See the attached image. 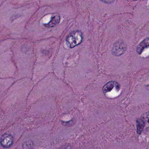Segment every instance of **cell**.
Returning <instances> with one entry per match:
<instances>
[{
  "label": "cell",
  "mask_w": 149,
  "mask_h": 149,
  "mask_svg": "<svg viewBox=\"0 0 149 149\" xmlns=\"http://www.w3.org/2000/svg\"><path fill=\"white\" fill-rule=\"evenodd\" d=\"M120 89V85L116 81H109L103 88L102 91L108 98H114L118 94Z\"/></svg>",
  "instance_id": "6da1fadb"
},
{
  "label": "cell",
  "mask_w": 149,
  "mask_h": 149,
  "mask_svg": "<svg viewBox=\"0 0 149 149\" xmlns=\"http://www.w3.org/2000/svg\"><path fill=\"white\" fill-rule=\"evenodd\" d=\"M82 39L83 35L80 31H75L68 35L66 38V44L69 48H73L80 45Z\"/></svg>",
  "instance_id": "7a4b0ae2"
},
{
  "label": "cell",
  "mask_w": 149,
  "mask_h": 149,
  "mask_svg": "<svg viewBox=\"0 0 149 149\" xmlns=\"http://www.w3.org/2000/svg\"><path fill=\"white\" fill-rule=\"evenodd\" d=\"M45 16L46 18L44 17V20L43 24L47 28L55 27L59 23L60 21V17L57 14L47 15Z\"/></svg>",
  "instance_id": "3957f363"
},
{
  "label": "cell",
  "mask_w": 149,
  "mask_h": 149,
  "mask_svg": "<svg viewBox=\"0 0 149 149\" xmlns=\"http://www.w3.org/2000/svg\"><path fill=\"white\" fill-rule=\"evenodd\" d=\"M127 46L124 42L121 41L116 42L113 47V54L116 56H119L125 52Z\"/></svg>",
  "instance_id": "277c9868"
},
{
  "label": "cell",
  "mask_w": 149,
  "mask_h": 149,
  "mask_svg": "<svg viewBox=\"0 0 149 149\" xmlns=\"http://www.w3.org/2000/svg\"><path fill=\"white\" fill-rule=\"evenodd\" d=\"M13 141L14 139L11 135L5 134L1 139V144L5 148H9L13 144Z\"/></svg>",
  "instance_id": "5b68a950"
},
{
  "label": "cell",
  "mask_w": 149,
  "mask_h": 149,
  "mask_svg": "<svg viewBox=\"0 0 149 149\" xmlns=\"http://www.w3.org/2000/svg\"><path fill=\"white\" fill-rule=\"evenodd\" d=\"M149 48V38L144 39L140 43L136 48V52L139 54H142L146 49Z\"/></svg>",
  "instance_id": "8992f818"
},
{
  "label": "cell",
  "mask_w": 149,
  "mask_h": 149,
  "mask_svg": "<svg viewBox=\"0 0 149 149\" xmlns=\"http://www.w3.org/2000/svg\"><path fill=\"white\" fill-rule=\"evenodd\" d=\"M145 122L142 118H140L136 121L137 133L139 134H140L142 133L145 126Z\"/></svg>",
  "instance_id": "52a82bcc"
},
{
  "label": "cell",
  "mask_w": 149,
  "mask_h": 149,
  "mask_svg": "<svg viewBox=\"0 0 149 149\" xmlns=\"http://www.w3.org/2000/svg\"><path fill=\"white\" fill-rule=\"evenodd\" d=\"M142 118L144 121L145 122H147L149 123V112L146 113Z\"/></svg>",
  "instance_id": "ba28073f"
},
{
  "label": "cell",
  "mask_w": 149,
  "mask_h": 149,
  "mask_svg": "<svg viewBox=\"0 0 149 149\" xmlns=\"http://www.w3.org/2000/svg\"><path fill=\"white\" fill-rule=\"evenodd\" d=\"M103 1V2H106V3H107V2H109V3H110V2H114V1Z\"/></svg>",
  "instance_id": "9c48e42d"
}]
</instances>
